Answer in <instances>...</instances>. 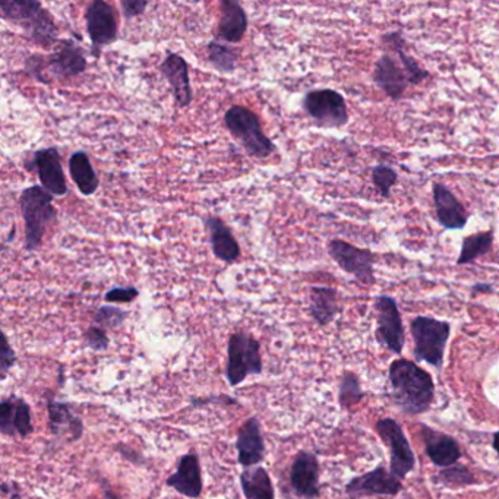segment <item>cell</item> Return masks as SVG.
<instances>
[{
	"mask_svg": "<svg viewBox=\"0 0 499 499\" xmlns=\"http://www.w3.org/2000/svg\"><path fill=\"white\" fill-rule=\"evenodd\" d=\"M49 410V427L52 434L56 437L71 434V441H77L81 438L84 427L80 417L73 415L71 406L68 403L50 400L47 404Z\"/></svg>",
	"mask_w": 499,
	"mask_h": 499,
	"instance_id": "cell-26",
	"label": "cell"
},
{
	"mask_svg": "<svg viewBox=\"0 0 499 499\" xmlns=\"http://www.w3.org/2000/svg\"><path fill=\"white\" fill-rule=\"evenodd\" d=\"M389 382L393 387L394 403L401 412L416 416L431 408L434 381L419 366L406 359H397L389 368Z\"/></svg>",
	"mask_w": 499,
	"mask_h": 499,
	"instance_id": "cell-1",
	"label": "cell"
},
{
	"mask_svg": "<svg viewBox=\"0 0 499 499\" xmlns=\"http://www.w3.org/2000/svg\"><path fill=\"white\" fill-rule=\"evenodd\" d=\"M422 438L427 446V457L432 463L441 467H451L461 457L460 446L456 439L442 432L434 431L431 427H422Z\"/></svg>",
	"mask_w": 499,
	"mask_h": 499,
	"instance_id": "cell-24",
	"label": "cell"
},
{
	"mask_svg": "<svg viewBox=\"0 0 499 499\" xmlns=\"http://www.w3.org/2000/svg\"><path fill=\"white\" fill-rule=\"evenodd\" d=\"M139 296L137 287H113L104 294L107 303H132Z\"/></svg>",
	"mask_w": 499,
	"mask_h": 499,
	"instance_id": "cell-36",
	"label": "cell"
},
{
	"mask_svg": "<svg viewBox=\"0 0 499 499\" xmlns=\"http://www.w3.org/2000/svg\"><path fill=\"white\" fill-rule=\"evenodd\" d=\"M415 340V356L419 362L431 363L441 369L444 351L450 339L451 325L431 317H416L410 324Z\"/></svg>",
	"mask_w": 499,
	"mask_h": 499,
	"instance_id": "cell-5",
	"label": "cell"
},
{
	"mask_svg": "<svg viewBox=\"0 0 499 499\" xmlns=\"http://www.w3.org/2000/svg\"><path fill=\"white\" fill-rule=\"evenodd\" d=\"M126 318H128V312L123 309L106 305L97 311L94 321L101 328H118L125 322Z\"/></svg>",
	"mask_w": 499,
	"mask_h": 499,
	"instance_id": "cell-34",
	"label": "cell"
},
{
	"mask_svg": "<svg viewBox=\"0 0 499 499\" xmlns=\"http://www.w3.org/2000/svg\"><path fill=\"white\" fill-rule=\"evenodd\" d=\"M382 44L389 49V53L396 54L397 59L400 61L401 66L408 73L410 85L422 84L423 81L429 78V72L419 65V62L410 56L406 46V40L400 31H391L382 35Z\"/></svg>",
	"mask_w": 499,
	"mask_h": 499,
	"instance_id": "cell-25",
	"label": "cell"
},
{
	"mask_svg": "<svg viewBox=\"0 0 499 499\" xmlns=\"http://www.w3.org/2000/svg\"><path fill=\"white\" fill-rule=\"evenodd\" d=\"M236 450L240 465L246 469L255 467L264 460L265 444L261 434L260 420L256 417L246 420L240 427L237 432Z\"/></svg>",
	"mask_w": 499,
	"mask_h": 499,
	"instance_id": "cell-19",
	"label": "cell"
},
{
	"mask_svg": "<svg viewBox=\"0 0 499 499\" xmlns=\"http://www.w3.org/2000/svg\"><path fill=\"white\" fill-rule=\"evenodd\" d=\"M168 486L187 498L197 499L201 496V467L197 454H187L180 458L178 470L168 479Z\"/></svg>",
	"mask_w": 499,
	"mask_h": 499,
	"instance_id": "cell-23",
	"label": "cell"
},
{
	"mask_svg": "<svg viewBox=\"0 0 499 499\" xmlns=\"http://www.w3.org/2000/svg\"><path fill=\"white\" fill-rule=\"evenodd\" d=\"M0 432L8 437L20 435L23 438L33 432V420L27 401L9 397L0 403Z\"/></svg>",
	"mask_w": 499,
	"mask_h": 499,
	"instance_id": "cell-20",
	"label": "cell"
},
{
	"mask_svg": "<svg viewBox=\"0 0 499 499\" xmlns=\"http://www.w3.org/2000/svg\"><path fill=\"white\" fill-rule=\"evenodd\" d=\"M362 397L363 393L358 377L351 372H346L341 378V384H340V403L343 404L344 408H350L353 404H358L362 400Z\"/></svg>",
	"mask_w": 499,
	"mask_h": 499,
	"instance_id": "cell-33",
	"label": "cell"
},
{
	"mask_svg": "<svg viewBox=\"0 0 499 499\" xmlns=\"http://www.w3.org/2000/svg\"><path fill=\"white\" fill-rule=\"evenodd\" d=\"M43 59L42 56H30L27 59V71L35 80L42 81L43 68H47L53 77L68 80L85 72L88 65L84 50L73 40H61L58 49L47 56V61Z\"/></svg>",
	"mask_w": 499,
	"mask_h": 499,
	"instance_id": "cell-6",
	"label": "cell"
},
{
	"mask_svg": "<svg viewBox=\"0 0 499 499\" xmlns=\"http://www.w3.org/2000/svg\"><path fill=\"white\" fill-rule=\"evenodd\" d=\"M204 225L210 237L214 256L226 264L236 263L240 258V246L229 226L214 216H206Z\"/></svg>",
	"mask_w": 499,
	"mask_h": 499,
	"instance_id": "cell-21",
	"label": "cell"
},
{
	"mask_svg": "<svg viewBox=\"0 0 499 499\" xmlns=\"http://www.w3.org/2000/svg\"><path fill=\"white\" fill-rule=\"evenodd\" d=\"M290 485L302 498L320 496V463L313 454L301 451L290 469Z\"/></svg>",
	"mask_w": 499,
	"mask_h": 499,
	"instance_id": "cell-16",
	"label": "cell"
},
{
	"mask_svg": "<svg viewBox=\"0 0 499 499\" xmlns=\"http://www.w3.org/2000/svg\"><path fill=\"white\" fill-rule=\"evenodd\" d=\"M438 479L442 484L448 485V486H465V485H472L475 482V477L472 476V473L465 467H448L446 470H442L439 473Z\"/></svg>",
	"mask_w": 499,
	"mask_h": 499,
	"instance_id": "cell-35",
	"label": "cell"
},
{
	"mask_svg": "<svg viewBox=\"0 0 499 499\" xmlns=\"http://www.w3.org/2000/svg\"><path fill=\"white\" fill-rule=\"evenodd\" d=\"M25 168L28 170L39 175L43 187L54 197H65L68 194V183H66L65 173L62 168L61 154L54 147L42 149L35 151L27 161Z\"/></svg>",
	"mask_w": 499,
	"mask_h": 499,
	"instance_id": "cell-13",
	"label": "cell"
},
{
	"mask_svg": "<svg viewBox=\"0 0 499 499\" xmlns=\"http://www.w3.org/2000/svg\"><path fill=\"white\" fill-rule=\"evenodd\" d=\"M327 249L332 261L344 273L353 275L358 282L363 283V284H374L377 280L374 270L377 256L374 252L370 249L358 248L355 245L341 239L330 240Z\"/></svg>",
	"mask_w": 499,
	"mask_h": 499,
	"instance_id": "cell-9",
	"label": "cell"
},
{
	"mask_svg": "<svg viewBox=\"0 0 499 499\" xmlns=\"http://www.w3.org/2000/svg\"><path fill=\"white\" fill-rule=\"evenodd\" d=\"M375 311L378 341L396 355H400L404 347V328L396 299L391 296H378Z\"/></svg>",
	"mask_w": 499,
	"mask_h": 499,
	"instance_id": "cell-11",
	"label": "cell"
},
{
	"mask_svg": "<svg viewBox=\"0 0 499 499\" xmlns=\"http://www.w3.org/2000/svg\"><path fill=\"white\" fill-rule=\"evenodd\" d=\"M123 15L126 20H134L137 16H141L145 9L149 8V0H120Z\"/></svg>",
	"mask_w": 499,
	"mask_h": 499,
	"instance_id": "cell-38",
	"label": "cell"
},
{
	"mask_svg": "<svg viewBox=\"0 0 499 499\" xmlns=\"http://www.w3.org/2000/svg\"><path fill=\"white\" fill-rule=\"evenodd\" d=\"M206 58L216 71L232 73L237 66V52L223 43L211 42L206 46Z\"/></svg>",
	"mask_w": 499,
	"mask_h": 499,
	"instance_id": "cell-31",
	"label": "cell"
},
{
	"mask_svg": "<svg viewBox=\"0 0 499 499\" xmlns=\"http://www.w3.org/2000/svg\"><path fill=\"white\" fill-rule=\"evenodd\" d=\"M403 488L401 480L384 467H378L363 476L356 477L347 485V494L350 498H362L372 495H397Z\"/></svg>",
	"mask_w": 499,
	"mask_h": 499,
	"instance_id": "cell-17",
	"label": "cell"
},
{
	"mask_svg": "<svg viewBox=\"0 0 499 499\" xmlns=\"http://www.w3.org/2000/svg\"><path fill=\"white\" fill-rule=\"evenodd\" d=\"M375 85H377L385 96L398 101L403 99L404 92L408 91V73L401 66L400 61L397 59L396 54L385 52L378 58L374 68Z\"/></svg>",
	"mask_w": 499,
	"mask_h": 499,
	"instance_id": "cell-14",
	"label": "cell"
},
{
	"mask_svg": "<svg viewBox=\"0 0 499 499\" xmlns=\"http://www.w3.org/2000/svg\"><path fill=\"white\" fill-rule=\"evenodd\" d=\"M302 106L312 122L324 130H339L349 123L346 99L331 88L306 92Z\"/></svg>",
	"mask_w": 499,
	"mask_h": 499,
	"instance_id": "cell-7",
	"label": "cell"
},
{
	"mask_svg": "<svg viewBox=\"0 0 499 499\" xmlns=\"http://www.w3.org/2000/svg\"><path fill=\"white\" fill-rule=\"evenodd\" d=\"M473 294L477 293H492L494 289H492L491 284H486V283H477L475 286L472 287Z\"/></svg>",
	"mask_w": 499,
	"mask_h": 499,
	"instance_id": "cell-40",
	"label": "cell"
},
{
	"mask_svg": "<svg viewBox=\"0 0 499 499\" xmlns=\"http://www.w3.org/2000/svg\"><path fill=\"white\" fill-rule=\"evenodd\" d=\"M263 358L258 340L246 332H235L227 349V369L226 375L232 387L242 384L249 375L261 374Z\"/></svg>",
	"mask_w": 499,
	"mask_h": 499,
	"instance_id": "cell-8",
	"label": "cell"
},
{
	"mask_svg": "<svg viewBox=\"0 0 499 499\" xmlns=\"http://www.w3.org/2000/svg\"><path fill=\"white\" fill-rule=\"evenodd\" d=\"M432 197H434L435 213H437V218H438L442 229H465L469 221V213L465 211V206L458 201L457 197L444 183L434 182Z\"/></svg>",
	"mask_w": 499,
	"mask_h": 499,
	"instance_id": "cell-15",
	"label": "cell"
},
{
	"mask_svg": "<svg viewBox=\"0 0 499 499\" xmlns=\"http://www.w3.org/2000/svg\"><path fill=\"white\" fill-rule=\"evenodd\" d=\"M377 431L389 446L391 453V473L397 479H403L415 469V454L400 425L393 419H381L377 423Z\"/></svg>",
	"mask_w": 499,
	"mask_h": 499,
	"instance_id": "cell-12",
	"label": "cell"
},
{
	"mask_svg": "<svg viewBox=\"0 0 499 499\" xmlns=\"http://www.w3.org/2000/svg\"><path fill=\"white\" fill-rule=\"evenodd\" d=\"M309 312L315 322L325 327L339 312V294L331 287L315 286L309 293Z\"/></svg>",
	"mask_w": 499,
	"mask_h": 499,
	"instance_id": "cell-27",
	"label": "cell"
},
{
	"mask_svg": "<svg viewBox=\"0 0 499 499\" xmlns=\"http://www.w3.org/2000/svg\"><path fill=\"white\" fill-rule=\"evenodd\" d=\"M20 208L25 223V249L39 251L47 229L58 220L53 195L37 185L27 187L21 192Z\"/></svg>",
	"mask_w": 499,
	"mask_h": 499,
	"instance_id": "cell-3",
	"label": "cell"
},
{
	"mask_svg": "<svg viewBox=\"0 0 499 499\" xmlns=\"http://www.w3.org/2000/svg\"><path fill=\"white\" fill-rule=\"evenodd\" d=\"M85 343L91 347L92 350L103 351L109 347V337L106 330L99 325H91L84 334Z\"/></svg>",
	"mask_w": 499,
	"mask_h": 499,
	"instance_id": "cell-37",
	"label": "cell"
},
{
	"mask_svg": "<svg viewBox=\"0 0 499 499\" xmlns=\"http://www.w3.org/2000/svg\"><path fill=\"white\" fill-rule=\"evenodd\" d=\"M0 15L23 28L25 37L37 46L50 47L61 42L53 16L37 0H2Z\"/></svg>",
	"mask_w": 499,
	"mask_h": 499,
	"instance_id": "cell-2",
	"label": "cell"
},
{
	"mask_svg": "<svg viewBox=\"0 0 499 499\" xmlns=\"http://www.w3.org/2000/svg\"><path fill=\"white\" fill-rule=\"evenodd\" d=\"M240 485L246 499H274V486L270 475L260 465L245 469L240 475Z\"/></svg>",
	"mask_w": 499,
	"mask_h": 499,
	"instance_id": "cell-29",
	"label": "cell"
},
{
	"mask_svg": "<svg viewBox=\"0 0 499 499\" xmlns=\"http://www.w3.org/2000/svg\"><path fill=\"white\" fill-rule=\"evenodd\" d=\"M87 33L92 44V54L99 58L104 47L118 40L119 24L115 9L104 0H92L85 9Z\"/></svg>",
	"mask_w": 499,
	"mask_h": 499,
	"instance_id": "cell-10",
	"label": "cell"
},
{
	"mask_svg": "<svg viewBox=\"0 0 499 499\" xmlns=\"http://www.w3.org/2000/svg\"><path fill=\"white\" fill-rule=\"evenodd\" d=\"M160 72L172 88L176 104L182 109L191 106L192 88L187 62L180 54L168 53L161 62Z\"/></svg>",
	"mask_w": 499,
	"mask_h": 499,
	"instance_id": "cell-18",
	"label": "cell"
},
{
	"mask_svg": "<svg viewBox=\"0 0 499 499\" xmlns=\"http://www.w3.org/2000/svg\"><path fill=\"white\" fill-rule=\"evenodd\" d=\"M225 125L249 156L267 158L274 153L275 145L264 132L260 118L248 107L240 104L230 107L226 111Z\"/></svg>",
	"mask_w": 499,
	"mask_h": 499,
	"instance_id": "cell-4",
	"label": "cell"
},
{
	"mask_svg": "<svg viewBox=\"0 0 499 499\" xmlns=\"http://www.w3.org/2000/svg\"><path fill=\"white\" fill-rule=\"evenodd\" d=\"M69 173L78 191L84 197L96 194L100 187L99 176L92 168L91 160L85 151H77L69 158Z\"/></svg>",
	"mask_w": 499,
	"mask_h": 499,
	"instance_id": "cell-28",
	"label": "cell"
},
{
	"mask_svg": "<svg viewBox=\"0 0 499 499\" xmlns=\"http://www.w3.org/2000/svg\"><path fill=\"white\" fill-rule=\"evenodd\" d=\"M370 179H372L378 194L381 195L382 198L389 199L391 197L393 187L398 182V175H397L393 168L385 166V164H378V166L372 168Z\"/></svg>",
	"mask_w": 499,
	"mask_h": 499,
	"instance_id": "cell-32",
	"label": "cell"
},
{
	"mask_svg": "<svg viewBox=\"0 0 499 499\" xmlns=\"http://www.w3.org/2000/svg\"><path fill=\"white\" fill-rule=\"evenodd\" d=\"M494 448H495L496 453L499 454V432L494 435Z\"/></svg>",
	"mask_w": 499,
	"mask_h": 499,
	"instance_id": "cell-41",
	"label": "cell"
},
{
	"mask_svg": "<svg viewBox=\"0 0 499 499\" xmlns=\"http://www.w3.org/2000/svg\"><path fill=\"white\" fill-rule=\"evenodd\" d=\"M16 355L11 344H9L8 337L4 336V346H2V351H0V372H2V379L6 378L8 370L12 366L15 365Z\"/></svg>",
	"mask_w": 499,
	"mask_h": 499,
	"instance_id": "cell-39",
	"label": "cell"
},
{
	"mask_svg": "<svg viewBox=\"0 0 499 499\" xmlns=\"http://www.w3.org/2000/svg\"><path fill=\"white\" fill-rule=\"evenodd\" d=\"M248 31V15L236 0H223L220 4V23L217 37L223 42L236 43L244 40Z\"/></svg>",
	"mask_w": 499,
	"mask_h": 499,
	"instance_id": "cell-22",
	"label": "cell"
},
{
	"mask_svg": "<svg viewBox=\"0 0 499 499\" xmlns=\"http://www.w3.org/2000/svg\"><path fill=\"white\" fill-rule=\"evenodd\" d=\"M494 230L477 232L465 236L461 242L460 255L457 258L458 265H467L479 260L480 256L486 255L494 245Z\"/></svg>",
	"mask_w": 499,
	"mask_h": 499,
	"instance_id": "cell-30",
	"label": "cell"
}]
</instances>
